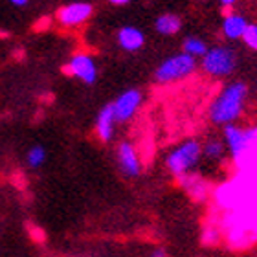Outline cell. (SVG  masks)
Returning a JSON list of instances; mask_svg holds the SVG:
<instances>
[{
    "instance_id": "2e32d148",
    "label": "cell",
    "mask_w": 257,
    "mask_h": 257,
    "mask_svg": "<svg viewBox=\"0 0 257 257\" xmlns=\"http://www.w3.org/2000/svg\"><path fill=\"white\" fill-rule=\"evenodd\" d=\"M220 237H222V228H220L217 222H209V224H206L204 226L202 233H200L202 244H206V246H215V244H219Z\"/></svg>"
},
{
    "instance_id": "3957f363",
    "label": "cell",
    "mask_w": 257,
    "mask_h": 257,
    "mask_svg": "<svg viewBox=\"0 0 257 257\" xmlns=\"http://www.w3.org/2000/svg\"><path fill=\"white\" fill-rule=\"evenodd\" d=\"M202 155V147L198 144L197 140H188V142H184L177 147V149H173L169 153L166 160V166L169 169V173H173L175 177H182L186 173H189L195 164L198 162Z\"/></svg>"
},
{
    "instance_id": "6da1fadb",
    "label": "cell",
    "mask_w": 257,
    "mask_h": 257,
    "mask_svg": "<svg viewBox=\"0 0 257 257\" xmlns=\"http://www.w3.org/2000/svg\"><path fill=\"white\" fill-rule=\"evenodd\" d=\"M244 83H231L215 97L209 105V118L217 125H231L242 114V103L246 97Z\"/></svg>"
},
{
    "instance_id": "7a4b0ae2",
    "label": "cell",
    "mask_w": 257,
    "mask_h": 257,
    "mask_svg": "<svg viewBox=\"0 0 257 257\" xmlns=\"http://www.w3.org/2000/svg\"><path fill=\"white\" fill-rule=\"evenodd\" d=\"M195 70H197V61L182 52V54L173 55V57L164 61V63L156 68L155 79H156V83H160V85H167V83H175V81L186 79V77H189Z\"/></svg>"
},
{
    "instance_id": "603a6c76",
    "label": "cell",
    "mask_w": 257,
    "mask_h": 257,
    "mask_svg": "<svg viewBox=\"0 0 257 257\" xmlns=\"http://www.w3.org/2000/svg\"><path fill=\"white\" fill-rule=\"evenodd\" d=\"M11 182L15 184L17 188H21V189L26 188V178L22 177V175H13V177H11Z\"/></svg>"
},
{
    "instance_id": "8fae6325",
    "label": "cell",
    "mask_w": 257,
    "mask_h": 257,
    "mask_svg": "<svg viewBox=\"0 0 257 257\" xmlns=\"http://www.w3.org/2000/svg\"><path fill=\"white\" fill-rule=\"evenodd\" d=\"M114 123H116V118H114V107L112 103H108L99 110L96 118V134L99 136L101 142H110L114 136Z\"/></svg>"
},
{
    "instance_id": "8992f818",
    "label": "cell",
    "mask_w": 257,
    "mask_h": 257,
    "mask_svg": "<svg viewBox=\"0 0 257 257\" xmlns=\"http://www.w3.org/2000/svg\"><path fill=\"white\" fill-rule=\"evenodd\" d=\"M142 92L136 90V88H128V90L121 92L118 97H116V101L112 103L114 107V118L116 121H128V119L133 118L136 110L140 108L142 105Z\"/></svg>"
},
{
    "instance_id": "4316f807",
    "label": "cell",
    "mask_w": 257,
    "mask_h": 257,
    "mask_svg": "<svg viewBox=\"0 0 257 257\" xmlns=\"http://www.w3.org/2000/svg\"><path fill=\"white\" fill-rule=\"evenodd\" d=\"M6 37H10V33L4 32V30H0V39H6Z\"/></svg>"
},
{
    "instance_id": "d4e9b609",
    "label": "cell",
    "mask_w": 257,
    "mask_h": 257,
    "mask_svg": "<svg viewBox=\"0 0 257 257\" xmlns=\"http://www.w3.org/2000/svg\"><path fill=\"white\" fill-rule=\"evenodd\" d=\"M151 257H167V253H166V250L158 248V250H155V252H153V255H151Z\"/></svg>"
},
{
    "instance_id": "5b68a950",
    "label": "cell",
    "mask_w": 257,
    "mask_h": 257,
    "mask_svg": "<svg viewBox=\"0 0 257 257\" xmlns=\"http://www.w3.org/2000/svg\"><path fill=\"white\" fill-rule=\"evenodd\" d=\"M63 72L66 75H74L83 83H86V85H92L97 77L96 63L88 54H75L70 59V63L63 66Z\"/></svg>"
},
{
    "instance_id": "7c38bea8",
    "label": "cell",
    "mask_w": 257,
    "mask_h": 257,
    "mask_svg": "<svg viewBox=\"0 0 257 257\" xmlns=\"http://www.w3.org/2000/svg\"><path fill=\"white\" fill-rule=\"evenodd\" d=\"M118 44L125 52H138L144 48L145 35L136 26H125L118 32Z\"/></svg>"
},
{
    "instance_id": "44dd1931",
    "label": "cell",
    "mask_w": 257,
    "mask_h": 257,
    "mask_svg": "<svg viewBox=\"0 0 257 257\" xmlns=\"http://www.w3.org/2000/svg\"><path fill=\"white\" fill-rule=\"evenodd\" d=\"M28 230H30V237H32V239L35 242H44V241H46V233H44V231L41 230V228L28 224Z\"/></svg>"
},
{
    "instance_id": "f1b7e54d",
    "label": "cell",
    "mask_w": 257,
    "mask_h": 257,
    "mask_svg": "<svg viewBox=\"0 0 257 257\" xmlns=\"http://www.w3.org/2000/svg\"><path fill=\"white\" fill-rule=\"evenodd\" d=\"M112 4H121V6H123V4H128V2H127V0H114Z\"/></svg>"
},
{
    "instance_id": "52a82bcc",
    "label": "cell",
    "mask_w": 257,
    "mask_h": 257,
    "mask_svg": "<svg viewBox=\"0 0 257 257\" xmlns=\"http://www.w3.org/2000/svg\"><path fill=\"white\" fill-rule=\"evenodd\" d=\"M94 13V6L88 2H74V4H66L57 11V21L66 28L79 26L86 22Z\"/></svg>"
},
{
    "instance_id": "5bb4252c",
    "label": "cell",
    "mask_w": 257,
    "mask_h": 257,
    "mask_svg": "<svg viewBox=\"0 0 257 257\" xmlns=\"http://www.w3.org/2000/svg\"><path fill=\"white\" fill-rule=\"evenodd\" d=\"M182 28V19L175 13H164L155 21V30L162 35H177Z\"/></svg>"
},
{
    "instance_id": "83f0119b",
    "label": "cell",
    "mask_w": 257,
    "mask_h": 257,
    "mask_svg": "<svg viewBox=\"0 0 257 257\" xmlns=\"http://www.w3.org/2000/svg\"><path fill=\"white\" fill-rule=\"evenodd\" d=\"M13 6H26V2H24V0H15Z\"/></svg>"
},
{
    "instance_id": "d6986e66",
    "label": "cell",
    "mask_w": 257,
    "mask_h": 257,
    "mask_svg": "<svg viewBox=\"0 0 257 257\" xmlns=\"http://www.w3.org/2000/svg\"><path fill=\"white\" fill-rule=\"evenodd\" d=\"M44 158H46V153H44L43 147H33L28 155V162L32 167H39L44 162Z\"/></svg>"
},
{
    "instance_id": "484cf974",
    "label": "cell",
    "mask_w": 257,
    "mask_h": 257,
    "mask_svg": "<svg viewBox=\"0 0 257 257\" xmlns=\"http://www.w3.org/2000/svg\"><path fill=\"white\" fill-rule=\"evenodd\" d=\"M15 59H24V50L22 48H17V52H15Z\"/></svg>"
},
{
    "instance_id": "9a60e30c",
    "label": "cell",
    "mask_w": 257,
    "mask_h": 257,
    "mask_svg": "<svg viewBox=\"0 0 257 257\" xmlns=\"http://www.w3.org/2000/svg\"><path fill=\"white\" fill-rule=\"evenodd\" d=\"M182 48H184V54L189 55V57H198V55H206V52H208V46H206V43H204L202 39L198 37H186L182 43Z\"/></svg>"
},
{
    "instance_id": "ffe728a7",
    "label": "cell",
    "mask_w": 257,
    "mask_h": 257,
    "mask_svg": "<svg viewBox=\"0 0 257 257\" xmlns=\"http://www.w3.org/2000/svg\"><path fill=\"white\" fill-rule=\"evenodd\" d=\"M244 136H246L248 151H257V127L246 128V131H244Z\"/></svg>"
},
{
    "instance_id": "7402d4cb",
    "label": "cell",
    "mask_w": 257,
    "mask_h": 257,
    "mask_svg": "<svg viewBox=\"0 0 257 257\" xmlns=\"http://www.w3.org/2000/svg\"><path fill=\"white\" fill-rule=\"evenodd\" d=\"M48 26H50V19L48 17H43V19H39V22L33 26V30H35V32H43V30H46Z\"/></svg>"
},
{
    "instance_id": "30bf717a",
    "label": "cell",
    "mask_w": 257,
    "mask_h": 257,
    "mask_svg": "<svg viewBox=\"0 0 257 257\" xmlns=\"http://www.w3.org/2000/svg\"><path fill=\"white\" fill-rule=\"evenodd\" d=\"M224 138H226V145H228L231 151L233 162H239L242 156L248 153V144H246L244 131H242L241 127H237V125H226Z\"/></svg>"
},
{
    "instance_id": "e0dca14e",
    "label": "cell",
    "mask_w": 257,
    "mask_h": 257,
    "mask_svg": "<svg viewBox=\"0 0 257 257\" xmlns=\"http://www.w3.org/2000/svg\"><path fill=\"white\" fill-rule=\"evenodd\" d=\"M222 153H224V145L217 142V140H209L208 144L204 145V155L211 158V160H219Z\"/></svg>"
},
{
    "instance_id": "4fadbf2b",
    "label": "cell",
    "mask_w": 257,
    "mask_h": 257,
    "mask_svg": "<svg viewBox=\"0 0 257 257\" xmlns=\"http://www.w3.org/2000/svg\"><path fill=\"white\" fill-rule=\"evenodd\" d=\"M248 28V21L242 15H237L231 11L230 15L224 17V22H222V32L228 39H242L244 32Z\"/></svg>"
},
{
    "instance_id": "ba28073f",
    "label": "cell",
    "mask_w": 257,
    "mask_h": 257,
    "mask_svg": "<svg viewBox=\"0 0 257 257\" xmlns=\"http://www.w3.org/2000/svg\"><path fill=\"white\" fill-rule=\"evenodd\" d=\"M178 186L184 189V191L188 193L189 197L193 200H197V202H202L206 198L209 197V184L204 180L202 177H198V175H191V173H186L182 177H178Z\"/></svg>"
},
{
    "instance_id": "cb8c5ba5",
    "label": "cell",
    "mask_w": 257,
    "mask_h": 257,
    "mask_svg": "<svg viewBox=\"0 0 257 257\" xmlns=\"http://www.w3.org/2000/svg\"><path fill=\"white\" fill-rule=\"evenodd\" d=\"M220 6H222V10H224L226 15H230L231 13V8H233V0H224V2H220Z\"/></svg>"
},
{
    "instance_id": "277c9868",
    "label": "cell",
    "mask_w": 257,
    "mask_h": 257,
    "mask_svg": "<svg viewBox=\"0 0 257 257\" xmlns=\"http://www.w3.org/2000/svg\"><path fill=\"white\" fill-rule=\"evenodd\" d=\"M202 68L206 74L213 75V77L230 75L235 68V54L226 46L209 48L202 59Z\"/></svg>"
},
{
    "instance_id": "9c48e42d",
    "label": "cell",
    "mask_w": 257,
    "mask_h": 257,
    "mask_svg": "<svg viewBox=\"0 0 257 257\" xmlns=\"http://www.w3.org/2000/svg\"><path fill=\"white\" fill-rule=\"evenodd\" d=\"M118 162H119L121 171H123L127 177H138L140 171H142V164H140L138 153H136V149H134V145L128 144V142L119 144Z\"/></svg>"
},
{
    "instance_id": "ac0fdd59",
    "label": "cell",
    "mask_w": 257,
    "mask_h": 257,
    "mask_svg": "<svg viewBox=\"0 0 257 257\" xmlns=\"http://www.w3.org/2000/svg\"><path fill=\"white\" fill-rule=\"evenodd\" d=\"M242 41L248 48H252L253 52H257V24H248L246 32L242 35Z\"/></svg>"
}]
</instances>
